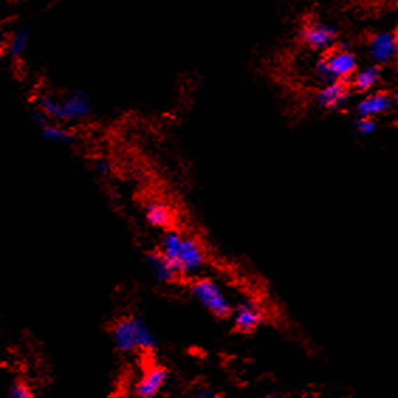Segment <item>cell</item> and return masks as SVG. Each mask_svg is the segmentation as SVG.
I'll list each match as a JSON object with an SVG mask.
<instances>
[{
  "label": "cell",
  "instance_id": "obj_4",
  "mask_svg": "<svg viewBox=\"0 0 398 398\" xmlns=\"http://www.w3.org/2000/svg\"><path fill=\"white\" fill-rule=\"evenodd\" d=\"M192 297L217 318L231 316L232 304L219 286V282L209 277H197L190 286Z\"/></svg>",
  "mask_w": 398,
  "mask_h": 398
},
{
  "label": "cell",
  "instance_id": "obj_10",
  "mask_svg": "<svg viewBox=\"0 0 398 398\" xmlns=\"http://www.w3.org/2000/svg\"><path fill=\"white\" fill-rule=\"evenodd\" d=\"M231 315L235 328L243 333H250L256 330L264 322L263 308L257 303L250 300L239 303L235 308H232Z\"/></svg>",
  "mask_w": 398,
  "mask_h": 398
},
{
  "label": "cell",
  "instance_id": "obj_13",
  "mask_svg": "<svg viewBox=\"0 0 398 398\" xmlns=\"http://www.w3.org/2000/svg\"><path fill=\"white\" fill-rule=\"evenodd\" d=\"M168 378V372L164 367H151L136 385V394L140 398H154Z\"/></svg>",
  "mask_w": 398,
  "mask_h": 398
},
{
  "label": "cell",
  "instance_id": "obj_9",
  "mask_svg": "<svg viewBox=\"0 0 398 398\" xmlns=\"http://www.w3.org/2000/svg\"><path fill=\"white\" fill-rule=\"evenodd\" d=\"M353 98V91L349 82H332L323 85L316 91L314 99L315 103L323 110H344L346 109Z\"/></svg>",
  "mask_w": 398,
  "mask_h": 398
},
{
  "label": "cell",
  "instance_id": "obj_21",
  "mask_svg": "<svg viewBox=\"0 0 398 398\" xmlns=\"http://www.w3.org/2000/svg\"><path fill=\"white\" fill-rule=\"evenodd\" d=\"M195 398H217V395L213 391L208 390V388H201V390L197 391Z\"/></svg>",
  "mask_w": 398,
  "mask_h": 398
},
{
  "label": "cell",
  "instance_id": "obj_18",
  "mask_svg": "<svg viewBox=\"0 0 398 398\" xmlns=\"http://www.w3.org/2000/svg\"><path fill=\"white\" fill-rule=\"evenodd\" d=\"M314 74L316 77V79L322 84V85H328V84H332L335 82L332 79V75L329 72V68L326 66V61H325V56H321V59L316 61L315 67H314Z\"/></svg>",
  "mask_w": 398,
  "mask_h": 398
},
{
  "label": "cell",
  "instance_id": "obj_22",
  "mask_svg": "<svg viewBox=\"0 0 398 398\" xmlns=\"http://www.w3.org/2000/svg\"><path fill=\"white\" fill-rule=\"evenodd\" d=\"M264 398H277V394L274 391H271V392H267Z\"/></svg>",
  "mask_w": 398,
  "mask_h": 398
},
{
  "label": "cell",
  "instance_id": "obj_11",
  "mask_svg": "<svg viewBox=\"0 0 398 398\" xmlns=\"http://www.w3.org/2000/svg\"><path fill=\"white\" fill-rule=\"evenodd\" d=\"M144 264L150 270L153 278L161 284H171L178 280L176 267L169 263L158 250L147 252L144 256Z\"/></svg>",
  "mask_w": 398,
  "mask_h": 398
},
{
  "label": "cell",
  "instance_id": "obj_5",
  "mask_svg": "<svg viewBox=\"0 0 398 398\" xmlns=\"http://www.w3.org/2000/svg\"><path fill=\"white\" fill-rule=\"evenodd\" d=\"M300 38L316 52H330L339 41V31L335 24L319 19H309L300 31Z\"/></svg>",
  "mask_w": 398,
  "mask_h": 398
},
{
  "label": "cell",
  "instance_id": "obj_3",
  "mask_svg": "<svg viewBox=\"0 0 398 398\" xmlns=\"http://www.w3.org/2000/svg\"><path fill=\"white\" fill-rule=\"evenodd\" d=\"M113 340L121 352L136 349L153 351L157 348V337L140 316L122 318L113 326Z\"/></svg>",
  "mask_w": 398,
  "mask_h": 398
},
{
  "label": "cell",
  "instance_id": "obj_17",
  "mask_svg": "<svg viewBox=\"0 0 398 398\" xmlns=\"http://www.w3.org/2000/svg\"><path fill=\"white\" fill-rule=\"evenodd\" d=\"M355 129L356 132L363 136V137H369V136H373L377 129H378V125L376 122V119H369V118H358L356 122H355Z\"/></svg>",
  "mask_w": 398,
  "mask_h": 398
},
{
  "label": "cell",
  "instance_id": "obj_7",
  "mask_svg": "<svg viewBox=\"0 0 398 398\" xmlns=\"http://www.w3.org/2000/svg\"><path fill=\"white\" fill-rule=\"evenodd\" d=\"M323 56L335 82H349L359 70L358 55L348 47H337Z\"/></svg>",
  "mask_w": 398,
  "mask_h": 398
},
{
  "label": "cell",
  "instance_id": "obj_23",
  "mask_svg": "<svg viewBox=\"0 0 398 398\" xmlns=\"http://www.w3.org/2000/svg\"><path fill=\"white\" fill-rule=\"evenodd\" d=\"M5 47H0V61H2V59H3V55H5V49H3Z\"/></svg>",
  "mask_w": 398,
  "mask_h": 398
},
{
  "label": "cell",
  "instance_id": "obj_2",
  "mask_svg": "<svg viewBox=\"0 0 398 398\" xmlns=\"http://www.w3.org/2000/svg\"><path fill=\"white\" fill-rule=\"evenodd\" d=\"M36 107L59 123L71 125L86 121L93 110L91 96L81 89H74L63 96H55L49 92H41L37 96Z\"/></svg>",
  "mask_w": 398,
  "mask_h": 398
},
{
  "label": "cell",
  "instance_id": "obj_20",
  "mask_svg": "<svg viewBox=\"0 0 398 398\" xmlns=\"http://www.w3.org/2000/svg\"><path fill=\"white\" fill-rule=\"evenodd\" d=\"M95 169L99 176H109L112 173V165L107 160H96L95 161Z\"/></svg>",
  "mask_w": 398,
  "mask_h": 398
},
{
  "label": "cell",
  "instance_id": "obj_6",
  "mask_svg": "<svg viewBox=\"0 0 398 398\" xmlns=\"http://www.w3.org/2000/svg\"><path fill=\"white\" fill-rule=\"evenodd\" d=\"M398 49V38L395 30H381L374 33L367 43V54L372 64L384 67L391 64Z\"/></svg>",
  "mask_w": 398,
  "mask_h": 398
},
{
  "label": "cell",
  "instance_id": "obj_12",
  "mask_svg": "<svg viewBox=\"0 0 398 398\" xmlns=\"http://www.w3.org/2000/svg\"><path fill=\"white\" fill-rule=\"evenodd\" d=\"M381 78H383V70L374 64H369L365 67H359V70L349 81V85L352 91L366 95L376 91V88L381 82Z\"/></svg>",
  "mask_w": 398,
  "mask_h": 398
},
{
  "label": "cell",
  "instance_id": "obj_8",
  "mask_svg": "<svg viewBox=\"0 0 398 398\" xmlns=\"http://www.w3.org/2000/svg\"><path fill=\"white\" fill-rule=\"evenodd\" d=\"M397 105V95L388 91L376 89L363 95L355 105V113L358 118L376 119L387 115Z\"/></svg>",
  "mask_w": 398,
  "mask_h": 398
},
{
  "label": "cell",
  "instance_id": "obj_19",
  "mask_svg": "<svg viewBox=\"0 0 398 398\" xmlns=\"http://www.w3.org/2000/svg\"><path fill=\"white\" fill-rule=\"evenodd\" d=\"M10 398H34V395L26 383L17 381L10 388Z\"/></svg>",
  "mask_w": 398,
  "mask_h": 398
},
{
  "label": "cell",
  "instance_id": "obj_14",
  "mask_svg": "<svg viewBox=\"0 0 398 398\" xmlns=\"http://www.w3.org/2000/svg\"><path fill=\"white\" fill-rule=\"evenodd\" d=\"M31 37H33V29L30 26L26 24V26L17 27L8 37V41L5 44V54H8L13 60L22 59V56L29 49Z\"/></svg>",
  "mask_w": 398,
  "mask_h": 398
},
{
  "label": "cell",
  "instance_id": "obj_16",
  "mask_svg": "<svg viewBox=\"0 0 398 398\" xmlns=\"http://www.w3.org/2000/svg\"><path fill=\"white\" fill-rule=\"evenodd\" d=\"M40 136L44 141L51 144H71L77 139V133L68 125L59 122H48L40 130Z\"/></svg>",
  "mask_w": 398,
  "mask_h": 398
},
{
  "label": "cell",
  "instance_id": "obj_24",
  "mask_svg": "<svg viewBox=\"0 0 398 398\" xmlns=\"http://www.w3.org/2000/svg\"><path fill=\"white\" fill-rule=\"evenodd\" d=\"M217 398H224V397H220V395H217Z\"/></svg>",
  "mask_w": 398,
  "mask_h": 398
},
{
  "label": "cell",
  "instance_id": "obj_1",
  "mask_svg": "<svg viewBox=\"0 0 398 398\" xmlns=\"http://www.w3.org/2000/svg\"><path fill=\"white\" fill-rule=\"evenodd\" d=\"M158 252L171 263L180 277L197 278L206 267V254L201 243L178 231L168 229L160 242Z\"/></svg>",
  "mask_w": 398,
  "mask_h": 398
},
{
  "label": "cell",
  "instance_id": "obj_15",
  "mask_svg": "<svg viewBox=\"0 0 398 398\" xmlns=\"http://www.w3.org/2000/svg\"><path fill=\"white\" fill-rule=\"evenodd\" d=\"M146 220L157 229H169L173 226L174 216L169 206L162 201H150L144 208Z\"/></svg>",
  "mask_w": 398,
  "mask_h": 398
}]
</instances>
